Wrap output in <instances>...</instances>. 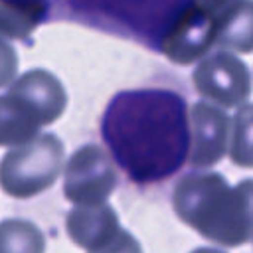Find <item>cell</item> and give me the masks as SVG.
<instances>
[{"label": "cell", "mask_w": 253, "mask_h": 253, "mask_svg": "<svg viewBox=\"0 0 253 253\" xmlns=\"http://www.w3.org/2000/svg\"><path fill=\"white\" fill-rule=\"evenodd\" d=\"M192 253H225V251H221V249H213V247H198V249H194Z\"/></svg>", "instance_id": "18"}, {"label": "cell", "mask_w": 253, "mask_h": 253, "mask_svg": "<svg viewBox=\"0 0 253 253\" xmlns=\"http://www.w3.org/2000/svg\"><path fill=\"white\" fill-rule=\"evenodd\" d=\"M43 4L32 0H0V36L26 40L40 24Z\"/></svg>", "instance_id": "12"}, {"label": "cell", "mask_w": 253, "mask_h": 253, "mask_svg": "<svg viewBox=\"0 0 253 253\" xmlns=\"http://www.w3.org/2000/svg\"><path fill=\"white\" fill-rule=\"evenodd\" d=\"M43 126L32 103L16 93L0 95V146H16L32 140Z\"/></svg>", "instance_id": "11"}, {"label": "cell", "mask_w": 253, "mask_h": 253, "mask_svg": "<svg viewBox=\"0 0 253 253\" xmlns=\"http://www.w3.org/2000/svg\"><path fill=\"white\" fill-rule=\"evenodd\" d=\"M103 138L130 180L150 184L176 172L188 154V111L162 89L119 93L103 117Z\"/></svg>", "instance_id": "1"}, {"label": "cell", "mask_w": 253, "mask_h": 253, "mask_svg": "<svg viewBox=\"0 0 253 253\" xmlns=\"http://www.w3.org/2000/svg\"><path fill=\"white\" fill-rule=\"evenodd\" d=\"M117 168L111 154L91 142L77 148L63 172V194L73 204H103L117 188Z\"/></svg>", "instance_id": "4"}, {"label": "cell", "mask_w": 253, "mask_h": 253, "mask_svg": "<svg viewBox=\"0 0 253 253\" xmlns=\"http://www.w3.org/2000/svg\"><path fill=\"white\" fill-rule=\"evenodd\" d=\"M231 119L221 107L198 101L188 111V154L192 168H210L217 164L227 152Z\"/></svg>", "instance_id": "6"}, {"label": "cell", "mask_w": 253, "mask_h": 253, "mask_svg": "<svg viewBox=\"0 0 253 253\" xmlns=\"http://www.w3.org/2000/svg\"><path fill=\"white\" fill-rule=\"evenodd\" d=\"M65 146L53 132L16 144L0 160V188L12 198H32L51 188L61 174Z\"/></svg>", "instance_id": "3"}, {"label": "cell", "mask_w": 253, "mask_h": 253, "mask_svg": "<svg viewBox=\"0 0 253 253\" xmlns=\"http://www.w3.org/2000/svg\"><path fill=\"white\" fill-rule=\"evenodd\" d=\"M213 45V12L200 4L188 6L172 24L162 40L164 55L178 63L190 65L202 59Z\"/></svg>", "instance_id": "7"}, {"label": "cell", "mask_w": 253, "mask_h": 253, "mask_svg": "<svg viewBox=\"0 0 253 253\" xmlns=\"http://www.w3.org/2000/svg\"><path fill=\"white\" fill-rule=\"evenodd\" d=\"M89 253H142V247L130 231L119 227V231L115 233L111 241H107L103 247L93 249Z\"/></svg>", "instance_id": "15"}, {"label": "cell", "mask_w": 253, "mask_h": 253, "mask_svg": "<svg viewBox=\"0 0 253 253\" xmlns=\"http://www.w3.org/2000/svg\"><path fill=\"white\" fill-rule=\"evenodd\" d=\"M196 4H200V6H204L206 10H211V12H215V10H219L221 6H225L229 0H194Z\"/></svg>", "instance_id": "17"}, {"label": "cell", "mask_w": 253, "mask_h": 253, "mask_svg": "<svg viewBox=\"0 0 253 253\" xmlns=\"http://www.w3.org/2000/svg\"><path fill=\"white\" fill-rule=\"evenodd\" d=\"M45 237L42 229L28 219L0 221V253H43Z\"/></svg>", "instance_id": "13"}, {"label": "cell", "mask_w": 253, "mask_h": 253, "mask_svg": "<svg viewBox=\"0 0 253 253\" xmlns=\"http://www.w3.org/2000/svg\"><path fill=\"white\" fill-rule=\"evenodd\" d=\"M16 73H18V53L12 47V43L0 36V87L10 85Z\"/></svg>", "instance_id": "16"}, {"label": "cell", "mask_w": 253, "mask_h": 253, "mask_svg": "<svg viewBox=\"0 0 253 253\" xmlns=\"http://www.w3.org/2000/svg\"><path fill=\"white\" fill-rule=\"evenodd\" d=\"M251 113H253V107L245 101L231 121L233 126H229V132H231L229 156L233 164L243 168L251 166Z\"/></svg>", "instance_id": "14"}, {"label": "cell", "mask_w": 253, "mask_h": 253, "mask_svg": "<svg viewBox=\"0 0 253 253\" xmlns=\"http://www.w3.org/2000/svg\"><path fill=\"white\" fill-rule=\"evenodd\" d=\"M8 91L28 99L43 125L57 121L67 107L65 87L53 73L45 69H30L18 79L14 77Z\"/></svg>", "instance_id": "9"}, {"label": "cell", "mask_w": 253, "mask_h": 253, "mask_svg": "<svg viewBox=\"0 0 253 253\" xmlns=\"http://www.w3.org/2000/svg\"><path fill=\"white\" fill-rule=\"evenodd\" d=\"M196 91L221 109L243 105L251 93L249 67L229 51H215L204 57L194 69Z\"/></svg>", "instance_id": "5"}, {"label": "cell", "mask_w": 253, "mask_h": 253, "mask_svg": "<svg viewBox=\"0 0 253 253\" xmlns=\"http://www.w3.org/2000/svg\"><path fill=\"white\" fill-rule=\"evenodd\" d=\"M119 215L107 204H75L65 219V229L73 243L93 251L103 247L119 231Z\"/></svg>", "instance_id": "8"}, {"label": "cell", "mask_w": 253, "mask_h": 253, "mask_svg": "<svg viewBox=\"0 0 253 253\" xmlns=\"http://www.w3.org/2000/svg\"><path fill=\"white\" fill-rule=\"evenodd\" d=\"M251 0H229L213 12V45L235 49L239 53L251 51Z\"/></svg>", "instance_id": "10"}, {"label": "cell", "mask_w": 253, "mask_h": 253, "mask_svg": "<svg viewBox=\"0 0 253 253\" xmlns=\"http://www.w3.org/2000/svg\"><path fill=\"white\" fill-rule=\"evenodd\" d=\"M176 215L202 237L237 247L251 237V180L229 186L219 172L186 174L172 192Z\"/></svg>", "instance_id": "2"}]
</instances>
